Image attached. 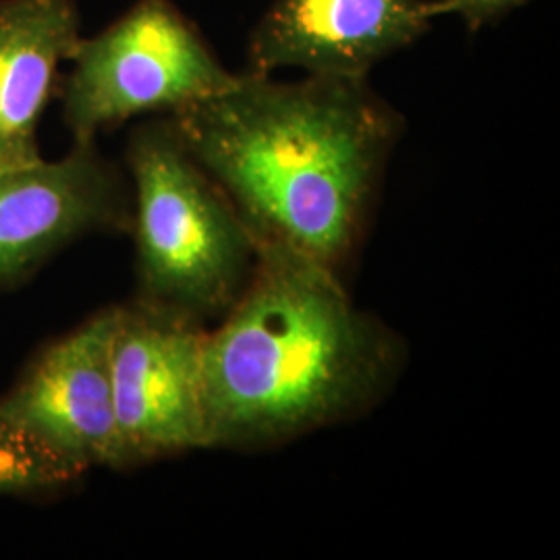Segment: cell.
I'll use <instances>...</instances> for the list:
<instances>
[{
	"instance_id": "obj_11",
	"label": "cell",
	"mask_w": 560,
	"mask_h": 560,
	"mask_svg": "<svg viewBox=\"0 0 560 560\" xmlns=\"http://www.w3.org/2000/svg\"><path fill=\"white\" fill-rule=\"evenodd\" d=\"M527 0H455V15L463 20L469 32H480L481 27L501 20L523 7Z\"/></svg>"
},
{
	"instance_id": "obj_10",
	"label": "cell",
	"mask_w": 560,
	"mask_h": 560,
	"mask_svg": "<svg viewBox=\"0 0 560 560\" xmlns=\"http://www.w3.org/2000/svg\"><path fill=\"white\" fill-rule=\"evenodd\" d=\"M83 476L78 465L0 416V494L40 497Z\"/></svg>"
},
{
	"instance_id": "obj_9",
	"label": "cell",
	"mask_w": 560,
	"mask_h": 560,
	"mask_svg": "<svg viewBox=\"0 0 560 560\" xmlns=\"http://www.w3.org/2000/svg\"><path fill=\"white\" fill-rule=\"evenodd\" d=\"M81 38L78 0H0V168L42 161V115Z\"/></svg>"
},
{
	"instance_id": "obj_8",
	"label": "cell",
	"mask_w": 560,
	"mask_h": 560,
	"mask_svg": "<svg viewBox=\"0 0 560 560\" xmlns=\"http://www.w3.org/2000/svg\"><path fill=\"white\" fill-rule=\"evenodd\" d=\"M444 15L455 0H272L249 36L247 71L370 78Z\"/></svg>"
},
{
	"instance_id": "obj_5",
	"label": "cell",
	"mask_w": 560,
	"mask_h": 560,
	"mask_svg": "<svg viewBox=\"0 0 560 560\" xmlns=\"http://www.w3.org/2000/svg\"><path fill=\"white\" fill-rule=\"evenodd\" d=\"M206 335V324L143 301L117 307L110 370L125 469L210 448Z\"/></svg>"
},
{
	"instance_id": "obj_4",
	"label": "cell",
	"mask_w": 560,
	"mask_h": 560,
	"mask_svg": "<svg viewBox=\"0 0 560 560\" xmlns=\"http://www.w3.org/2000/svg\"><path fill=\"white\" fill-rule=\"evenodd\" d=\"M60 90L73 141L143 115H175L237 83L173 0H138L98 34L81 38Z\"/></svg>"
},
{
	"instance_id": "obj_3",
	"label": "cell",
	"mask_w": 560,
	"mask_h": 560,
	"mask_svg": "<svg viewBox=\"0 0 560 560\" xmlns=\"http://www.w3.org/2000/svg\"><path fill=\"white\" fill-rule=\"evenodd\" d=\"M127 171L138 301L201 324L219 320L258 260L249 229L171 117L133 129Z\"/></svg>"
},
{
	"instance_id": "obj_7",
	"label": "cell",
	"mask_w": 560,
	"mask_h": 560,
	"mask_svg": "<svg viewBox=\"0 0 560 560\" xmlns=\"http://www.w3.org/2000/svg\"><path fill=\"white\" fill-rule=\"evenodd\" d=\"M117 307H106L46 347L0 399V416L78 465L125 469L110 347Z\"/></svg>"
},
{
	"instance_id": "obj_6",
	"label": "cell",
	"mask_w": 560,
	"mask_h": 560,
	"mask_svg": "<svg viewBox=\"0 0 560 560\" xmlns=\"http://www.w3.org/2000/svg\"><path fill=\"white\" fill-rule=\"evenodd\" d=\"M129 229L131 189L96 141H73L59 161L0 168V287L75 240Z\"/></svg>"
},
{
	"instance_id": "obj_2",
	"label": "cell",
	"mask_w": 560,
	"mask_h": 560,
	"mask_svg": "<svg viewBox=\"0 0 560 560\" xmlns=\"http://www.w3.org/2000/svg\"><path fill=\"white\" fill-rule=\"evenodd\" d=\"M405 363L402 337L358 307L340 275L258 247L245 289L206 335L210 448L266 451L360 420Z\"/></svg>"
},
{
	"instance_id": "obj_1",
	"label": "cell",
	"mask_w": 560,
	"mask_h": 560,
	"mask_svg": "<svg viewBox=\"0 0 560 560\" xmlns=\"http://www.w3.org/2000/svg\"><path fill=\"white\" fill-rule=\"evenodd\" d=\"M168 117L258 247L337 275L360 247L405 127L368 78L249 71Z\"/></svg>"
}]
</instances>
